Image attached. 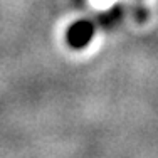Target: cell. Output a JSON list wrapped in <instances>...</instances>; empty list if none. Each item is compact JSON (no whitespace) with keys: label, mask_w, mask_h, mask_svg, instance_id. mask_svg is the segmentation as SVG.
Instances as JSON below:
<instances>
[{"label":"cell","mask_w":158,"mask_h":158,"mask_svg":"<svg viewBox=\"0 0 158 158\" xmlns=\"http://www.w3.org/2000/svg\"><path fill=\"white\" fill-rule=\"evenodd\" d=\"M93 37V25L89 22H77L69 31V42L74 47H82L91 40Z\"/></svg>","instance_id":"1"}]
</instances>
